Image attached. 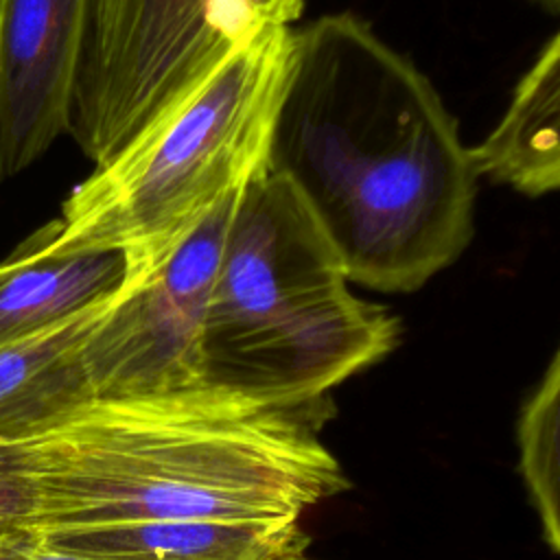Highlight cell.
<instances>
[{
    "instance_id": "1",
    "label": "cell",
    "mask_w": 560,
    "mask_h": 560,
    "mask_svg": "<svg viewBox=\"0 0 560 560\" xmlns=\"http://www.w3.org/2000/svg\"><path fill=\"white\" fill-rule=\"evenodd\" d=\"M267 173L300 195L350 282L413 293L475 236L477 175L429 77L350 11L289 31Z\"/></svg>"
},
{
    "instance_id": "2",
    "label": "cell",
    "mask_w": 560,
    "mask_h": 560,
    "mask_svg": "<svg viewBox=\"0 0 560 560\" xmlns=\"http://www.w3.org/2000/svg\"><path fill=\"white\" fill-rule=\"evenodd\" d=\"M330 400L219 387L90 398L22 442L39 534L149 521L302 518L350 488L319 440Z\"/></svg>"
},
{
    "instance_id": "3",
    "label": "cell",
    "mask_w": 560,
    "mask_h": 560,
    "mask_svg": "<svg viewBox=\"0 0 560 560\" xmlns=\"http://www.w3.org/2000/svg\"><path fill=\"white\" fill-rule=\"evenodd\" d=\"M400 319L350 289L326 232L287 179L238 192L201 326V383L278 405H308L381 363Z\"/></svg>"
},
{
    "instance_id": "4",
    "label": "cell",
    "mask_w": 560,
    "mask_h": 560,
    "mask_svg": "<svg viewBox=\"0 0 560 560\" xmlns=\"http://www.w3.org/2000/svg\"><path fill=\"white\" fill-rule=\"evenodd\" d=\"M291 26L265 24L162 120L72 188L55 249H114L127 273L158 262L221 197L267 173Z\"/></svg>"
},
{
    "instance_id": "5",
    "label": "cell",
    "mask_w": 560,
    "mask_h": 560,
    "mask_svg": "<svg viewBox=\"0 0 560 560\" xmlns=\"http://www.w3.org/2000/svg\"><path fill=\"white\" fill-rule=\"evenodd\" d=\"M260 26L247 0H85L68 133L112 160Z\"/></svg>"
},
{
    "instance_id": "6",
    "label": "cell",
    "mask_w": 560,
    "mask_h": 560,
    "mask_svg": "<svg viewBox=\"0 0 560 560\" xmlns=\"http://www.w3.org/2000/svg\"><path fill=\"white\" fill-rule=\"evenodd\" d=\"M241 190L206 210L158 262L127 273L81 348L92 398L158 396L203 385V313Z\"/></svg>"
},
{
    "instance_id": "7",
    "label": "cell",
    "mask_w": 560,
    "mask_h": 560,
    "mask_svg": "<svg viewBox=\"0 0 560 560\" xmlns=\"http://www.w3.org/2000/svg\"><path fill=\"white\" fill-rule=\"evenodd\" d=\"M85 0H0V182L68 133Z\"/></svg>"
},
{
    "instance_id": "8",
    "label": "cell",
    "mask_w": 560,
    "mask_h": 560,
    "mask_svg": "<svg viewBox=\"0 0 560 560\" xmlns=\"http://www.w3.org/2000/svg\"><path fill=\"white\" fill-rule=\"evenodd\" d=\"M127 280L114 249H55L52 221L0 262V348L109 302Z\"/></svg>"
},
{
    "instance_id": "9",
    "label": "cell",
    "mask_w": 560,
    "mask_h": 560,
    "mask_svg": "<svg viewBox=\"0 0 560 560\" xmlns=\"http://www.w3.org/2000/svg\"><path fill=\"white\" fill-rule=\"evenodd\" d=\"M44 536L105 560H324L311 551L302 518H177Z\"/></svg>"
},
{
    "instance_id": "10",
    "label": "cell",
    "mask_w": 560,
    "mask_h": 560,
    "mask_svg": "<svg viewBox=\"0 0 560 560\" xmlns=\"http://www.w3.org/2000/svg\"><path fill=\"white\" fill-rule=\"evenodd\" d=\"M477 179L538 199L560 188V35L553 33L518 79L510 103L470 147Z\"/></svg>"
},
{
    "instance_id": "11",
    "label": "cell",
    "mask_w": 560,
    "mask_h": 560,
    "mask_svg": "<svg viewBox=\"0 0 560 560\" xmlns=\"http://www.w3.org/2000/svg\"><path fill=\"white\" fill-rule=\"evenodd\" d=\"M518 472L542 542L560 553V352L556 350L516 418Z\"/></svg>"
},
{
    "instance_id": "12",
    "label": "cell",
    "mask_w": 560,
    "mask_h": 560,
    "mask_svg": "<svg viewBox=\"0 0 560 560\" xmlns=\"http://www.w3.org/2000/svg\"><path fill=\"white\" fill-rule=\"evenodd\" d=\"M33 488L22 470V444L0 446V536L31 529Z\"/></svg>"
},
{
    "instance_id": "13",
    "label": "cell",
    "mask_w": 560,
    "mask_h": 560,
    "mask_svg": "<svg viewBox=\"0 0 560 560\" xmlns=\"http://www.w3.org/2000/svg\"><path fill=\"white\" fill-rule=\"evenodd\" d=\"M0 560H105L50 542L35 529H20L0 536Z\"/></svg>"
},
{
    "instance_id": "14",
    "label": "cell",
    "mask_w": 560,
    "mask_h": 560,
    "mask_svg": "<svg viewBox=\"0 0 560 560\" xmlns=\"http://www.w3.org/2000/svg\"><path fill=\"white\" fill-rule=\"evenodd\" d=\"M260 24L291 26L304 9V0H247Z\"/></svg>"
},
{
    "instance_id": "15",
    "label": "cell",
    "mask_w": 560,
    "mask_h": 560,
    "mask_svg": "<svg viewBox=\"0 0 560 560\" xmlns=\"http://www.w3.org/2000/svg\"><path fill=\"white\" fill-rule=\"evenodd\" d=\"M536 7H540L545 13L558 15L560 13V0H532Z\"/></svg>"
}]
</instances>
